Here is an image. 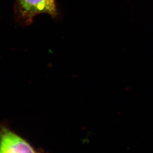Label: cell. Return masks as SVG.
<instances>
[{"label":"cell","instance_id":"cell-1","mask_svg":"<svg viewBox=\"0 0 153 153\" xmlns=\"http://www.w3.org/2000/svg\"><path fill=\"white\" fill-rule=\"evenodd\" d=\"M0 153H37L31 145L13 131L0 130Z\"/></svg>","mask_w":153,"mask_h":153},{"label":"cell","instance_id":"cell-2","mask_svg":"<svg viewBox=\"0 0 153 153\" xmlns=\"http://www.w3.org/2000/svg\"><path fill=\"white\" fill-rule=\"evenodd\" d=\"M20 12L26 21L31 23L33 17L46 13L55 16L57 14L55 0H18Z\"/></svg>","mask_w":153,"mask_h":153}]
</instances>
